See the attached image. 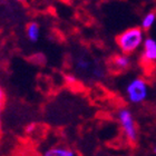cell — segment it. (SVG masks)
Listing matches in <instances>:
<instances>
[{
  "label": "cell",
  "instance_id": "1",
  "mask_svg": "<svg viewBox=\"0 0 156 156\" xmlns=\"http://www.w3.org/2000/svg\"><path fill=\"white\" fill-rule=\"evenodd\" d=\"M144 40V30L140 27H132L119 34L117 36L116 42L122 54L130 55L138 50L140 47H143Z\"/></svg>",
  "mask_w": 156,
  "mask_h": 156
},
{
  "label": "cell",
  "instance_id": "2",
  "mask_svg": "<svg viewBox=\"0 0 156 156\" xmlns=\"http://www.w3.org/2000/svg\"><path fill=\"white\" fill-rule=\"evenodd\" d=\"M125 94L130 104H142L146 101L150 94V87L147 81L142 77H135L127 83Z\"/></svg>",
  "mask_w": 156,
  "mask_h": 156
},
{
  "label": "cell",
  "instance_id": "3",
  "mask_svg": "<svg viewBox=\"0 0 156 156\" xmlns=\"http://www.w3.org/2000/svg\"><path fill=\"white\" fill-rule=\"evenodd\" d=\"M117 119L127 140H129L130 143H135L138 137V132L133 113L128 108H120L117 112Z\"/></svg>",
  "mask_w": 156,
  "mask_h": 156
},
{
  "label": "cell",
  "instance_id": "4",
  "mask_svg": "<svg viewBox=\"0 0 156 156\" xmlns=\"http://www.w3.org/2000/svg\"><path fill=\"white\" fill-rule=\"evenodd\" d=\"M142 48V60L145 64H154L156 62V39L153 37L145 38Z\"/></svg>",
  "mask_w": 156,
  "mask_h": 156
},
{
  "label": "cell",
  "instance_id": "5",
  "mask_svg": "<svg viewBox=\"0 0 156 156\" xmlns=\"http://www.w3.org/2000/svg\"><path fill=\"white\" fill-rule=\"evenodd\" d=\"M42 156H76L75 151H73L70 147L62 146V145H56L47 148L42 153Z\"/></svg>",
  "mask_w": 156,
  "mask_h": 156
},
{
  "label": "cell",
  "instance_id": "6",
  "mask_svg": "<svg viewBox=\"0 0 156 156\" xmlns=\"http://www.w3.org/2000/svg\"><path fill=\"white\" fill-rule=\"evenodd\" d=\"M130 57L125 54H118L113 58V66L117 70H125L130 66Z\"/></svg>",
  "mask_w": 156,
  "mask_h": 156
},
{
  "label": "cell",
  "instance_id": "7",
  "mask_svg": "<svg viewBox=\"0 0 156 156\" xmlns=\"http://www.w3.org/2000/svg\"><path fill=\"white\" fill-rule=\"evenodd\" d=\"M26 36L30 42H37L40 38V26L36 21L28 23L26 27Z\"/></svg>",
  "mask_w": 156,
  "mask_h": 156
},
{
  "label": "cell",
  "instance_id": "8",
  "mask_svg": "<svg viewBox=\"0 0 156 156\" xmlns=\"http://www.w3.org/2000/svg\"><path fill=\"white\" fill-rule=\"evenodd\" d=\"M156 21V12L155 11H150L147 12L142 19V23H140V28L143 30H150L152 27L154 26V23Z\"/></svg>",
  "mask_w": 156,
  "mask_h": 156
},
{
  "label": "cell",
  "instance_id": "9",
  "mask_svg": "<svg viewBox=\"0 0 156 156\" xmlns=\"http://www.w3.org/2000/svg\"><path fill=\"white\" fill-rule=\"evenodd\" d=\"M89 67H90V62L88 60L86 57H79V58H77V60H76V68L79 70V72L81 73H85L87 72L88 69H89Z\"/></svg>",
  "mask_w": 156,
  "mask_h": 156
},
{
  "label": "cell",
  "instance_id": "10",
  "mask_svg": "<svg viewBox=\"0 0 156 156\" xmlns=\"http://www.w3.org/2000/svg\"><path fill=\"white\" fill-rule=\"evenodd\" d=\"M105 69L101 67V66H95L93 70H91V75L94 76L96 79H101V78L105 77Z\"/></svg>",
  "mask_w": 156,
  "mask_h": 156
},
{
  "label": "cell",
  "instance_id": "11",
  "mask_svg": "<svg viewBox=\"0 0 156 156\" xmlns=\"http://www.w3.org/2000/svg\"><path fill=\"white\" fill-rule=\"evenodd\" d=\"M66 80H67V83L70 85H74L77 83V77H76L75 75H73V74H69V75L66 76Z\"/></svg>",
  "mask_w": 156,
  "mask_h": 156
},
{
  "label": "cell",
  "instance_id": "12",
  "mask_svg": "<svg viewBox=\"0 0 156 156\" xmlns=\"http://www.w3.org/2000/svg\"><path fill=\"white\" fill-rule=\"evenodd\" d=\"M2 104H3V90L0 86V129H1V111H2Z\"/></svg>",
  "mask_w": 156,
  "mask_h": 156
},
{
  "label": "cell",
  "instance_id": "13",
  "mask_svg": "<svg viewBox=\"0 0 156 156\" xmlns=\"http://www.w3.org/2000/svg\"><path fill=\"white\" fill-rule=\"evenodd\" d=\"M153 152H154V154H156V138H155V143H154V146H153Z\"/></svg>",
  "mask_w": 156,
  "mask_h": 156
}]
</instances>
